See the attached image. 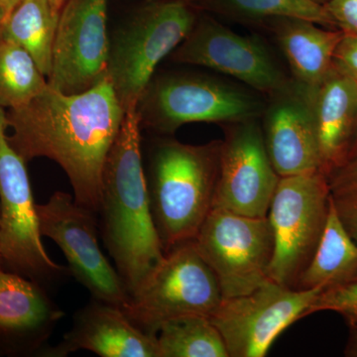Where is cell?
Wrapping results in <instances>:
<instances>
[{
  "mask_svg": "<svg viewBox=\"0 0 357 357\" xmlns=\"http://www.w3.org/2000/svg\"><path fill=\"white\" fill-rule=\"evenodd\" d=\"M314 1L318 2V3L323 4L324 6L328 0H314Z\"/></svg>",
  "mask_w": 357,
  "mask_h": 357,
  "instance_id": "obj_34",
  "label": "cell"
},
{
  "mask_svg": "<svg viewBox=\"0 0 357 357\" xmlns=\"http://www.w3.org/2000/svg\"><path fill=\"white\" fill-rule=\"evenodd\" d=\"M357 159V126L356 134H354V140H352V144L351 147V151H349V161H351V160Z\"/></svg>",
  "mask_w": 357,
  "mask_h": 357,
  "instance_id": "obj_32",
  "label": "cell"
},
{
  "mask_svg": "<svg viewBox=\"0 0 357 357\" xmlns=\"http://www.w3.org/2000/svg\"><path fill=\"white\" fill-rule=\"evenodd\" d=\"M266 98L243 84L206 75H162L138 103L141 128L168 135L195 122L223 126L260 119Z\"/></svg>",
  "mask_w": 357,
  "mask_h": 357,
  "instance_id": "obj_5",
  "label": "cell"
},
{
  "mask_svg": "<svg viewBox=\"0 0 357 357\" xmlns=\"http://www.w3.org/2000/svg\"><path fill=\"white\" fill-rule=\"evenodd\" d=\"M357 279V243L340 222L331 195L323 236L296 289L335 287Z\"/></svg>",
  "mask_w": 357,
  "mask_h": 357,
  "instance_id": "obj_20",
  "label": "cell"
},
{
  "mask_svg": "<svg viewBox=\"0 0 357 357\" xmlns=\"http://www.w3.org/2000/svg\"><path fill=\"white\" fill-rule=\"evenodd\" d=\"M201 11L190 0L146 1L109 38L107 77L124 110L137 107L157 66L184 41Z\"/></svg>",
  "mask_w": 357,
  "mask_h": 357,
  "instance_id": "obj_4",
  "label": "cell"
},
{
  "mask_svg": "<svg viewBox=\"0 0 357 357\" xmlns=\"http://www.w3.org/2000/svg\"><path fill=\"white\" fill-rule=\"evenodd\" d=\"M321 291L289 288L269 279L252 292L222 299L210 319L229 357H264L286 328L307 316Z\"/></svg>",
  "mask_w": 357,
  "mask_h": 357,
  "instance_id": "obj_10",
  "label": "cell"
},
{
  "mask_svg": "<svg viewBox=\"0 0 357 357\" xmlns=\"http://www.w3.org/2000/svg\"><path fill=\"white\" fill-rule=\"evenodd\" d=\"M349 326V337L344 349V356L357 357V324Z\"/></svg>",
  "mask_w": 357,
  "mask_h": 357,
  "instance_id": "obj_30",
  "label": "cell"
},
{
  "mask_svg": "<svg viewBox=\"0 0 357 357\" xmlns=\"http://www.w3.org/2000/svg\"><path fill=\"white\" fill-rule=\"evenodd\" d=\"M331 195L325 173L280 178L267 215L274 238L270 280L296 289L323 236Z\"/></svg>",
  "mask_w": 357,
  "mask_h": 357,
  "instance_id": "obj_7",
  "label": "cell"
},
{
  "mask_svg": "<svg viewBox=\"0 0 357 357\" xmlns=\"http://www.w3.org/2000/svg\"><path fill=\"white\" fill-rule=\"evenodd\" d=\"M225 128L213 208L267 218L281 177L268 157L260 119Z\"/></svg>",
  "mask_w": 357,
  "mask_h": 357,
  "instance_id": "obj_14",
  "label": "cell"
},
{
  "mask_svg": "<svg viewBox=\"0 0 357 357\" xmlns=\"http://www.w3.org/2000/svg\"><path fill=\"white\" fill-rule=\"evenodd\" d=\"M332 199L338 218L357 243V188L332 192Z\"/></svg>",
  "mask_w": 357,
  "mask_h": 357,
  "instance_id": "obj_26",
  "label": "cell"
},
{
  "mask_svg": "<svg viewBox=\"0 0 357 357\" xmlns=\"http://www.w3.org/2000/svg\"><path fill=\"white\" fill-rule=\"evenodd\" d=\"M146 1H155V0H145V2Z\"/></svg>",
  "mask_w": 357,
  "mask_h": 357,
  "instance_id": "obj_36",
  "label": "cell"
},
{
  "mask_svg": "<svg viewBox=\"0 0 357 357\" xmlns=\"http://www.w3.org/2000/svg\"><path fill=\"white\" fill-rule=\"evenodd\" d=\"M222 301L215 274L194 241L169 249L124 307L134 326L157 337L160 326L178 317H210Z\"/></svg>",
  "mask_w": 357,
  "mask_h": 357,
  "instance_id": "obj_6",
  "label": "cell"
},
{
  "mask_svg": "<svg viewBox=\"0 0 357 357\" xmlns=\"http://www.w3.org/2000/svg\"><path fill=\"white\" fill-rule=\"evenodd\" d=\"M158 357H229L225 342L208 317H178L160 326Z\"/></svg>",
  "mask_w": 357,
  "mask_h": 357,
  "instance_id": "obj_23",
  "label": "cell"
},
{
  "mask_svg": "<svg viewBox=\"0 0 357 357\" xmlns=\"http://www.w3.org/2000/svg\"><path fill=\"white\" fill-rule=\"evenodd\" d=\"M0 356H1V354H0Z\"/></svg>",
  "mask_w": 357,
  "mask_h": 357,
  "instance_id": "obj_38",
  "label": "cell"
},
{
  "mask_svg": "<svg viewBox=\"0 0 357 357\" xmlns=\"http://www.w3.org/2000/svg\"><path fill=\"white\" fill-rule=\"evenodd\" d=\"M192 241L217 276L222 299L252 292L269 280L274 238L268 218L213 208Z\"/></svg>",
  "mask_w": 357,
  "mask_h": 357,
  "instance_id": "obj_9",
  "label": "cell"
},
{
  "mask_svg": "<svg viewBox=\"0 0 357 357\" xmlns=\"http://www.w3.org/2000/svg\"><path fill=\"white\" fill-rule=\"evenodd\" d=\"M347 324H349V325H354V324H357V319H352V321H347Z\"/></svg>",
  "mask_w": 357,
  "mask_h": 357,
  "instance_id": "obj_35",
  "label": "cell"
},
{
  "mask_svg": "<svg viewBox=\"0 0 357 357\" xmlns=\"http://www.w3.org/2000/svg\"><path fill=\"white\" fill-rule=\"evenodd\" d=\"M0 268H2L1 260H0Z\"/></svg>",
  "mask_w": 357,
  "mask_h": 357,
  "instance_id": "obj_37",
  "label": "cell"
},
{
  "mask_svg": "<svg viewBox=\"0 0 357 357\" xmlns=\"http://www.w3.org/2000/svg\"><path fill=\"white\" fill-rule=\"evenodd\" d=\"M331 191L357 188V159L347 162L328 175Z\"/></svg>",
  "mask_w": 357,
  "mask_h": 357,
  "instance_id": "obj_29",
  "label": "cell"
},
{
  "mask_svg": "<svg viewBox=\"0 0 357 357\" xmlns=\"http://www.w3.org/2000/svg\"><path fill=\"white\" fill-rule=\"evenodd\" d=\"M324 6L337 30L344 35H357V0H328Z\"/></svg>",
  "mask_w": 357,
  "mask_h": 357,
  "instance_id": "obj_27",
  "label": "cell"
},
{
  "mask_svg": "<svg viewBox=\"0 0 357 357\" xmlns=\"http://www.w3.org/2000/svg\"><path fill=\"white\" fill-rule=\"evenodd\" d=\"M260 24L273 35L294 81L309 89L317 88L333 68L344 33L300 18H272Z\"/></svg>",
  "mask_w": 357,
  "mask_h": 357,
  "instance_id": "obj_19",
  "label": "cell"
},
{
  "mask_svg": "<svg viewBox=\"0 0 357 357\" xmlns=\"http://www.w3.org/2000/svg\"><path fill=\"white\" fill-rule=\"evenodd\" d=\"M65 312L42 284L0 268V354H41Z\"/></svg>",
  "mask_w": 357,
  "mask_h": 357,
  "instance_id": "obj_16",
  "label": "cell"
},
{
  "mask_svg": "<svg viewBox=\"0 0 357 357\" xmlns=\"http://www.w3.org/2000/svg\"><path fill=\"white\" fill-rule=\"evenodd\" d=\"M60 14L48 0H20L0 30V38L10 40L24 48L47 79L51 74Z\"/></svg>",
  "mask_w": 357,
  "mask_h": 357,
  "instance_id": "obj_21",
  "label": "cell"
},
{
  "mask_svg": "<svg viewBox=\"0 0 357 357\" xmlns=\"http://www.w3.org/2000/svg\"><path fill=\"white\" fill-rule=\"evenodd\" d=\"M222 140L185 144L157 140L148 157L150 208L164 252L192 241L213 208Z\"/></svg>",
  "mask_w": 357,
  "mask_h": 357,
  "instance_id": "obj_3",
  "label": "cell"
},
{
  "mask_svg": "<svg viewBox=\"0 0 357 357\" xmlns=\"http://www.w3.org/2000/svg\"><path fill=\"white\" fill-rule=\"evenodd\" d=\"M42 236L52 239L64 253L70 274L88 289L93 299L122 310L130 296L116 268L98 244L96 213L76 203L74 196L55 192L46 204H37Z\"/></svg>",
  "mask_w": 357,
  "mask_h": 357,
  "instance_id": "obj_12",
  "label": "cell"
},
{
  "mask_svg": "<svg viewBox=\"0 0 357 357\" xmlns=\"http://www.w3.org/2000/svg\"><path fill=\"white\" fill-rule=\"evenodd\" d=\"M20 0H0V30Z\"/></svg>",
  "mask_w": 357,
  "mask_h": 357,
  "instance_id": "obj_31",
  "label": "cell"
},
{
  "mask_svg": "<svg viewBox=\"0 0 357 357\" xmlns=\"http://www.w3.org/2000/svg\"><path fill=\"white\" fill-rule=\"evenodd\" d=\"M201 13L229 20L260 24L279 17L300 18L337 29L323 4L314 0H190Z\"/></svg>",
  "mask_w": 357,
  "mask_h": 357,
  "instance_id": "obj_22",
  "label": "cell"
},
{
  "mask_svg": "<svg viewBox=\"0 0 357 357\" xmlns=\"http://www.w3.org/2000/svg\"><path fill=\"white\" fill-rule=\"evenodd\" d=\"M109 0H68L60 17L47 83L67 95L93 89L107 77Z\"/></svg>",
  "mask_w": 357,
  "mask_h": 357,
  "instance_id": "obj_13",
  "label": "cell"
},
{
  "mask_svg": "<svg viewBox=\"0 0 357 357\" xmlns=\"http://www.w3.org/2000/svg\"><path fill=\"white\" fill-rule=\"evenodd\" d=\"M170 58L234 77L266 98L294 83L260 37L237 34L204 13Z\"/></svg>",
  "mask_w": 357,
  "mask_h": 357,
  "instance_id": "obj_11",
  "label": "cell"
},
{
  "mask_svg": "<svg viewBox=\"0 0 357 357\" xmlns=\"http://www.w3.org/2000/svg\"><path fill=\"white\" fill-rule=\"evenodd\" d=\"M321 171L330 175L349 161L357 126V83L333 63L311 91Z\"/></svg>",
  "mask_w": 357,
  "mask_h": 357,
  "instance_id": "obj_18",
  "label": "cell"
},
{
  "mask_svg": "<svg viewBox=\"0 0 357 357\" xmlns=\"http://www.w3.org/2000/svg\"><path fill=\"white\" fill-rule=\"evenodd\" d=\"M333 63L357 83V35H344L335 52Z\"/></svg>",
  "mask_w": 357,
  "mask_h": 357,
  "instance_id": "obj_28",
  "label": "cell"
},
{
  "mask_svg": "<svg viewBox=\"0 0 357 357\" xmlns=\"http://www.w3.org/2000/svg\"><path fill=\"white\" fill-rule=\"evenodd\" d=\"M6 110L0 107V260L3 269L38 283L57 281L69 268L51 259L39 229L26 163L7 137Z\"/></svg>",
  "mask_w": 357,
  "mask_h": 357,
  "instance_id": "obj_8",
  "label": "cell"
},
{
  "mask_svg": "<svg viewBox=\"0 0 357 357\" xmlns=\"http://www.w3.org/2000/svg\"><path fill=\"white\" fill-rule=\"evenodd\" d=\"M82 349L102 357H158L157 337L134 326L121 307L96 299L76 312L64 340L40 356L65 357Z\"/></svg>",
  "mask_w": 357,
  "mask_h": 357,
  "instance_id": "obj_17",
  "label": "cell"
},
{
  "mask_svg": "<svg viewBox=\"0 0 357 357\" xmlns=\"http://www.w3.org/2000/svg\"><path fill=\"white\" fill-rule=\"evenodd\" d=\"M126 110L109 77L67 95L47 84L29 102L6 110L9 143L25 160L46 157L67 174L76 203L98 215L105 160Z\"/></svg>",
  "mask_w": 357,
  "mask_h": 357,
  "instance_id": "obj_1",
  "label": "cell"
},
{
  "mask_svg": "<svg viewBox=\"0 0 357 357\" xmlns=\"http://www.w3.org/2000/svg\"><path fill=\"white\" fill-rule=\"evenodd\" d=\"M321 311L337 312L347 321L357 319V279L321 291L307 316Z\"/></svg>",
  "mask_w": 357,
  "mask_h": 357,
  "instance_id": "obj_25",
  "label": "cell"
},
{
  "mask_svg": "<svg viewBox=\"0 0 357 357\" xmlns=\"http://www.w3.org/2000/svg\"><path fill=\"white\" fill-rule=\"evenodd\" d=\"M47 77L20 45L0 38V107L16 109L46 88Z\"/></svg>",
  "mask_w": 357,
  "mask_h": 357,
  "instance_id": "obj_24",
  "label": "cell"
},
{
  "mask_svg": "<svg viewBox=\"0 0 357 357\" xmlns=\"http://www.w3.org/2000/svg\"><path fill=\"white\" fill-rule=\"evenodd\" d=\"M141 129L137 107L126 109L103 167L98 210L103 243L130 298L165 255L150 208Z\"/></svg>",
  "mask_w": 357,
  "mask_h": 357,
  "instance_id": "obj_2",
  "label": "cell"
},
{
  "mask_svg": "<svg viewBox=\"0 0 357 357\" xmlns=\"http://www.w3.org/2000/svg\"><path fill=\"white\" fill-rule=\"evenodd\" d=\"M48 1L56 13H61L63 7H64L66 2H67L68 0H48Z\"/></svg>",
  "mask_w": 357,
  "mask_h": 357,
  "instance_id": "obj_33",
  "label": "cell"
},
{
  "mask_svg": "<svg viewBox=\"0 0 357 357\" xmlns=\"http://www.w3.org/2000/svg\"><path fill=\"white\" fill-rule=\"evenodd\" d=\"M311 91L294 81L266 98L260 123L268 157L280 177L323 172Z\"/></svg>",
  "mask_w": 357,
  "mask_h": 357,
  "instance_id": "obj_15",
  "label": "cell"
}]
</instances>
